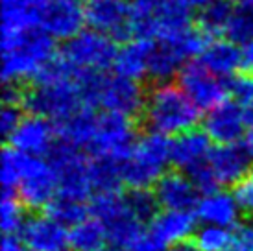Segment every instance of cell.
Wrapping results in <instances>:
<instances>
[{
  "mask_svg": "<svg viewBox=\"0 0 253 251\" xmlns=\"http://www.w3.org/2000/svg\"><path fill=\"white\" fill-rule=\"evenodd\" d=\"M196 214H192L190 210H161L150 222V229L169 248H172L189 240V237L196 233Z\"/></svg>",
  "mask_w": 253,
  "mask_h": 251,
  "instance_id": "cell-22",
  "label": "cell"
},
{
  "mask_svg": "<svg viewBox=\"0 0 253 251\" xmlns=\"http://www.w3.org/2000/svg\"><path fill=\"white\" fill-rule=\"evenodd\" d=\"M22 102L32 115L44 117L56 126L67 122L85 107H91L85 102L78 72L59 56L37 78L36 85L22 96Z\"/></svg>",
  "mask_w": 253,
  "mask_h": 251,
  "instance_id": "cell-2",
  "label": "cell"
},
{
  "mask_svg": "<svg viewBox=\"0 0 253 251\" xmlns=\"http://www.w3.org/2000/svg\"><path fill=\"white\" fill-rule=\"evenodd\" d=\"M85 22L113 41H126L135 35L129 0H85Z\"/></svg>",
  "mask_w": 253,
  "mask_h": 251,
  "instance_id": "cell-13",
  "label": "cell"
},
{
  "mask_svg": "<svg viewBox=\"0 0 253 251\" xmlns=\"http://www.w3.org/2000/svg\"><path fill=\"white\" fill-rule=\"evenodd\" d=\"M235 6L229 0H214L200 9L198 13V24L205 35H225L229 21L233 17Z\"/></svg>",
  "mask_w": 253,
  "mask_h": 251,
  "instance_id": "cell-27",
  "label": "cell"
},
{
  "mask_svg": "<svg viewBox=\"0 0 253 251\" xmlns=\"http://www.w3.org/2000/svg\"><path fill=\"white\" fill-rule=\"evenodd\" d=\"M117 52L111 37L89 28L65 41L59 57L76 72H106L113 67Z\"/></svg>",
  "mask_w": 253,
  "mask_h": 251,
  "instance_id": "cell-10",
  "label": "cell"
},
{
  "mask_svg": "<svg viewBox=\"0 0 253 251\" xmlns=\"http://www.w3.org/2000/svg\"><path fill=\"white\" fill-rule=\"evenodd\" d=\"M169 251H202L198 248L196 242H189V240H185V242H179V244L172 246Z\"/></svg>",
  "mask_w": 253,
  "mask_h": 251,
  "instance_id": "cell-40",
  "label": "cell"
},
{
  "mask_svg": "<svg viewBox=\"0 0 253 251\" xmlns=\"http://www.w3.org/2000/svg\"><path fill=\"white\" fill-rule=\"evenodd\" d=\"M48 214L52 218H56L57 222H61L67 227L76 225L78 222H82L87 218V207L85 202L80 200H72L67 196H57L54 202L48 205Z\"/></svg>",
  "mask_w": 253,
  "mask_h": 251,
  "instance_id": "cell-31",
  "label": "cell"
},
{
  "mask_svg": "<svg viewBox=\"0 0 253 251\" xmlns=\"http://www.w3.org/2000/svg\"><path fill=\"white\" fill-rule=\"evenodd\" d=\"M148 59H150V39L137 37L135 41L120 46L113 69L120 76L139 82L142 78H148Z\"/></svg>",
  "mask_w": 253,
  "mask_h": 251,
  "instance_id": "cell-24",
  "label": "cell"
},
{
  "mask_svg": "<svg viewBox=\"0 0 253 251\" xmlns=\"http://www.w3.org/2000/svg\"><path fill=\"white\" fill-rule=\"evenodd\" d=\"M2 32L39 26V9L44 0H0Z\"/></svg>",
  "mask_w": 253,
  "mask_h": 251,
  "instance_id": "cell-25",
  "label": "cell"
},
{
  "mask_svg": "<svg viewBox=\"0 0 253 251\" xmlns=\"http://www.w3.org/2000/svg\"><path fill=\"white\" fill-rule=\"evenodd\" d=\"M200 188L185 172H167L154 187L157 205L163 210H192L200 202Z\"/></svg>",
  "mask_w": 253,
  "mask_h": 251,
  "instance_id": "cell-20",
  "label": "cell"
},
{
  "mask_svg": "<svg viewBox=\"0 0 253 251\" xmlns=\"http://www.w3.org/2000/svg\"><path fill=\"white\" fill-rule=\"evenodd\" d=\"M109 242L107 231L94 216H87L69 227V250L71 251H100Z\"/></svg>",
  "mask_w": 253,
  "mask_h": 251,
  "instance_id": "cell-26",
  "label": "cell"
},
{
  "mask_svg": "<svg viewBox=\"0 0 253 251\" xmlns=\"http://www.w3.org/2000/svg\"><path fill=\"white\" fill-rule=\"evenodd\" d=\"M235 196H237V200H239V205L242 212L246 214V216L253 218V168L248 172V175L242 179V181L235 187Z\"/></svg>",
  "mask_w": 253,
  "mask_h": 251,
  "instance_id": "cell-34",
  "label": "cell"
},
{
  "mask_svg": "<svg viewBox=\"0 0 253 251\" xmlns=\"http://www.w3.org/2000/svg\"><path fill=\"white\" fill-rule=\"evenodd\" d=\"M56 39L39 26L2 32V80L21 84L37 80L56 59Z\"/></svg>",
  "mask_w": 253,
  "mask_h": 251,
  "instance_id": "cell-3",
  "label": "cell"
},
{
  "mask_svg": "<svg viewBox=\"0 0 253 251\" xmlns=\"http://www.w3.org/2000/svg\"><path fill=\"white\" fill-rule=\"evenodd\" d=\"M157 200L150 190L98 192L92 196L89 212L98 220L111 244L129 246L157 214Z\"/></svg>",
  "mask_w": 253,
  "mask_h": 251,
  "instance_id": "cell-1",
  "label": "cell"
},
{
  "mask_svg": "<svg viewBox=\"0 0 253 251\" xmlns=\"http://www.w3.org/2000/svg\"><path fill=\"white\" fill-rule=\"evenodd\" d=\"M19 238L28 251H67L69 227L46 214L28 216L22 225Z\"/></svg>",
  "mask_w": 253,
  "mask_h": 251,
  "instance_id": "cell-16",
  "label": "cell"
},
{
  "mask_svg": "<svg viewBox=\"0 0 253 251\" xmlns=\"http://www.w3.org/2000/svg\"><path fill=\"white\" fill-rule=\"evenodd\" d=\"M24 157L26 155L17 152L11 146H6L2 150V157H0V183H2V192H9V194L17 192L21 172H22V165H24Z\"/></svg>",
  "mask_w": 253,
  "mask_h": 251,
  "instance_id": "cell-29",
  "label": "cell"
},
{
  "mask_svg": "<svg viewBox=\"0 0 253 251\" xmlns=\"http://www.w3.org/2000/svg\"><path fill=\"white\" fill-rule=\"evenodd\" d=\"M246 117L239 102L225 100L214 109L207 111L204 119V131L216 144H239L240 139L246 137Z\"/></svg>",
  "mask_w": 253,
  "mask_h": 251,
  "instance_id": "cell-17",
  "label": "cell"
},
{
  "mask_svg": "<svg viewBox=\"0 0 253 251\" xmlns=\"http://www.w3.org/2000/svg\"><path fill=\"white\" fill-rule=\"evenodd\" d=\"M24 119L21 115V109H19V104H2V109H0V131L4 137H9L11 133L17 129V126L21 124V120Z\"/></svg>",
  "mask_w": 253,
  "mask_h": 251,
  "instance_id": "cell-35",
  "label": "cell"
},
{
  "mask_svg": "<svg viewBox=\"0 0 253 251\" xmlns=\"http://www.w3.org/2000/svg\"><path fill=\"white\" fill-rule=\"evenodd\" d=\"M237 4H253V0H235Z\"/></svg>",
  "mask_w": 253,
  "mask_h": 251,
  "instance_id": "cell-44",
  "label": "cell"
},
{
  "mask_svg": "<svg viewBox=\"0 0 253 251\" xmlns=\"http://www.w3.org/2000/svg\"><path fill=\"white\" fill-rule=\"evenodd\" d=\"M231 92L244 111L248 126L253 127V76L246 74L242 78H235L231 82Z\"/></svg>",
  "mask_w": 253,
  "mask_h": 251,
  "instance_id": "cell-33",
  "label": "cell"
},
{
  "mask_svg": "<svg viewBox=\"0 0 253 251\" xmlns=\"http://www.w3.org/2000/svg\"><path fill=\"white\" fill-rule=\"evenodd\" d=\"M135 142H137V137H135L131 119L102 111L96 115L85 152L92 159L124 165V161L133 150Z\"/></svg>",
  "mask_w": 253,
  "mask_h": 251,
  "instance_id": "cell-8",
  "label": "cell"
},
{
  "mask_svg": "<svg viewBox=\"0 0 253 251\" xmlns=\"http://www.w3.org/2000/svg\"><path fill=\"white\" fill-rule=\"evenodd\" d=\"M194 214L202 223L233 229L239 225L240 214L244 212L240 209L235 192H229L225 188H214L200 196Z\"/></svg>",
  "mask_w": 253,
  "mask_h": 251,
  "instance_id": "cell-21",
  "label": "cell"
},
{
  "mask_svg": "<svg viewBox=\"0 0 253 251\" xmlns=\"http://www.w3.org/2000/svg\"><path fill=\"white\" fill-rule=\"evenodd\" d=\"M235 231L229 227H220V225H209L204 223L200 229L194 233V242L202 251H227L233 244Z\"/></svg>",
  "mask_w": 253,
  "mask_h": 251,
  "instance_id": "cell-30",
  "label": "cell"
},
{
  "mask_svg": "<svg viewBox=\"0 0 253 251\" xmlns=\"http://www.w3.org/2000/svg\"><path fill=\"white\" fill-rule=\"evenodd\" d=\"M252 159L244 144H216L207 167L218 187H237L252 170Z\"/></svg>",
  "mask_w": 253,
  "mask_h": 251,
  "instance_id": "cell-18",
  "label": "cell"
},
{
  "mask_svg": "<svg viewBox=\"0 0 253 251\" xmlns=\"http://www.w3.org/2000/svg\"><path fill=\"white\" fill-rule=\"evenodd\" d=\"M133 32L141 39H169L192 28L187 0H133Z\"/></svg>",
  "mask_w": 253,
  "mask_h": 251,
  "instance_id": "cell-7",
  "label": "cell"
},
{
  "mask_svg": "<svg viewBox=\"0 0 253 251\" xmlns=\"http://www.w3.org/2000/svg\"><path fill=\"white\" fill-rule=\"evenodd\" d=\"M100 251H131L129 248H126V246H119V244H107L104 250Z\"/></svg>",
  "mask_w": 253,
  "mask_h": 251,
  "instance_id": "cell-42",
  "label": "cell"
},
{
  "mask_svg": "<svg viewBox=\"0 0 253 251\" xmlns=\"http://www.w3.org/2000/svg\"><path fill=\"white\" fill-rule=\"evenodd\" d=\"M212 140L205 131L190 129L172 140V165L179 172L194 175L204 170L212 152Z\"/></svg>",
  "mask_w": 253,
  "mask_h": 251,
  "instance_id": "cell-19",
  "label": "cell"
},
{
  "mask_svg": "<svg viewBox=\"0 0 253 251\" xmlns=\"http://www.w3.org/2000/svg\"><path fill=\"white\" fill-rule=\"evenodd\" d=\"M200 63L220 78H231L240 70V46L231 39H214L205 44Z\"/></svg>",
  "mask_w": 253,
  "mask_h": 251,
  "instance_id": "cell-23",
  "label": "cell"
},
{
  "mask_svg": "<svg viewBox=\"0 0 253 251\" xmlns=\"http://www.w3.org/2000/svg\"><path fill=\"white\" fill-rule=\"evenodd\" d=\"M85 102L94 109L122 115L133 119L142 113L146 104V92L141 84L131 78L107 72H78Z\"/></svg>",
  "mask_w": 253,
  "mask_h": 251,
  "instance_id": "cell-4",
  "label": "cell"
},
{
  "mask_svg": "<svg viewBox=\"0 0 253 251\" xmlns=\"http://www.w3.org/2000/svg\"><path fill=\"white\" fill-rule=\"evenodd\" d=\"M187 2H189L192 7H200V9H202L204 6L211 4V2H214V0H187Z\"/></svg>",
  "mask_w": 253,
  "mask_h": 251,
  "instance_id": "cell-43",
  "label": "cell"
},
{
  "mask_svg": "<svg viewBox=\"0 0 253 251\" xmlns=\"http://www.w3.org/2000/svg\"><path fill=\"white\" fill-rule=\"evenodd\" d=\"M84 24H87L84 0H44L39 9V28L56 41L72 39Z\"/></svg>",
  "mask_w": 253,
  "mask_h": 251,
  "instance_id": "cell-14",
  "label": "cell"
},
{
  "mask_svg": "<svg viewBox=\"0 0 253 251\" xmlns=\"http://www.w3.org/2000/svg\"><path fill=\"white\" fill-rule=\"evenodd\" d=\"M19 200L28 209H48L59 196V181L54 165L44 157H24L17 192Z\"/></svg>",
  "mask_w": 253,
  "mask_h": 251,
  "instance_id": "cell-11",
  "label": "cell"
},
{
  "mask_svg": "<svg viewBox=\"0 0 253 251\" xmlns=\"http://www.w3.org/2000/svg\"><path fill=\"white\" fill-rule=\"evenodd\" d=\"M244 148H246L248 155H250V159L253 163V127H250V131L246 133V137H244Z\"/></svg>",
  "mask_w": 253,
  "mask_h": 251,
  "instance_id": "cell-41",
  "label": "cell"
},
{
  "mask_svg": "<svg viewBox=\"0 0 253 251\" xmlns=\"http://www.w3.org/2000/svg\"><path fill=\"white\" fill-rule=\"evenodd\" d=\"M59 181V196L87 202L96 194L92 179V157L85 150L59 142L50 154Z\"/></svg>",
  "mask_w": 253,
  "mask_h": 251,
  "instance_id": "cell-9",
  "label": "cell"
},
{
  "mask_svg": "<svg viewBox=\"0 0 253 251\" xmlns=\"http://www.w3.org/2000/svg\"><path fill=\"white\" fill-rule=\"evenodd\" d=\"M26 218L28 216L24 214V203L19 200V196L2 192V200H0V227H2L4 237H17L21 233Z\"/></svg>",
  "mask_w": 253,
  "mask_h": 251,
  "instance_id": "cell-28",
  "label": "cell"
},
{
  "mask_svg": "<svg viewBox=\"0 0 253 251\" xmlns=\"http://www.w3.org/2000/svg\"><path fill=\"white\" fill-rule=\"evenodd\" d=\"M0 251H28L19 237H4Z\"/></svg>",
  "mask_w": 253,
  "mask_h": 251,
  "instance_id": "cell-39",
  "label": "cell"
},
{
  "mask_svg": "<svg viewBox=\"0 0 253 251\" xmlns=\"http://www.w3.org/2000/svg\"><path fill=\"white\" fill-rule=\"evenodd\" d=\"M57 139L59 135L54 122L30 113V117H24L21 124L17 126V129L7 137V142L9 146L24 155L44 157L52 154V150L57 144Z\"/></svg>",
  "mask_w": 253,
  "mask_h": 251,
  "instance_id": "cell-15",
  "label": "cell"
},
{
  "mask_svg": "<svg viewBox=\"0 0 253 251\" xmlns=\"http://www.w3.org/2000/svg\"><path fill=\"white\" fill-rule=\"evenodd\" d=\"M227 251H253V227L246 225L235 231V238L233 244L229 246Z\"/></svg>",
  "mask_w": 253,
  "mask_h": 251,
  "instance_id": "cell-37",
  "label": "cell"
},
{
  "mask_svg": "<svg viewBox=\"0 0 253 251\" xmlns=\"http://www.w3.org/2000/svg\"><path fill=\"white\" fill-rule=\"evenodd\" d=\"M225 37L233 42H248L253 39V4H237L229 21Z\"/></svg>",
  "mask_w": 253,
  "mask_h": 251,
  "instance_id": "cell-32",
  "label": "cell"
},
{
  "mask_svg": "<svg viewBox=\"0 0 253 251\" xmlns=\"http://www.w3.org/2000/svg\"><path fill=\"white\" fill-rule=\"evenodd\" d=\"M172 165V140L150 131L137 139L131 154L122 165L124 185L131 190H150Z\"/></svg>",
  "mask_w": 253,
  "mask_h": 251,
  "instance_id": "cell-6",
  "label": "cell"
},
{
  "mask_svg": "<svg viewBox=\"0 0 253 251\" xmlns=\"http://www.w3.org/2000/svg\"><path fill=\"white\" fill-rule=\"evenodd\" d=\"M142 117L150 131L177 137L194 129L200 120V109L179 85L165 82L148 92Z\"/></svg>",
  "mask_w": 253,
  "mask_h": 251,
  "instance_id": "cell-5",
  "label": "cell"
},
{
  "mask_svg": "<svg viewBox=\"0 0 253 251\" xmlns=\"http://www.w3.org/2000/svg\"><path fill=\"white\" fill-rule=\"evenodd\" d=\"M129 250L131 251H169L170 248L165 244L161 238L150 229V225H148L146 229L135 238V242L129 246Z\"/></svg>",
  "mask_w": 253,
  "mask_h": 251,
  "instance_id": "cell-36",
  "label": "cell"
},
{
  "mask_svg": "<svg viewBox=\"0 0 253 251\" xmlns=\"http://www.w3.org/2000/svg\"><path fill=\"white\" fill-rule=\"evenodd\" d=\"M179 87L200 111H211L225 102L231 92V82L216 76L200 61L187 63L179 72Z\"/></svg>",
  "mask_w": 253,
  "mask_h": 251,
  "instance_id": "cell-12",
  "label": "cell"
},
{
  "mask_svg": "<svg viewBox=\"0 0 253 251\" xmlns=\"http://www.w3.org/2000/svg\"><path fill=\"white\" fill-rule=\"evenodd\" d=\"M240 70L248 76H253V39L242 42L240 46Z\"/></svg>",
  "mask_w": 253,
  "mask_h": 251,
  "instance_id": "cell-38",
  "label": "cell"
}]
</instances>
